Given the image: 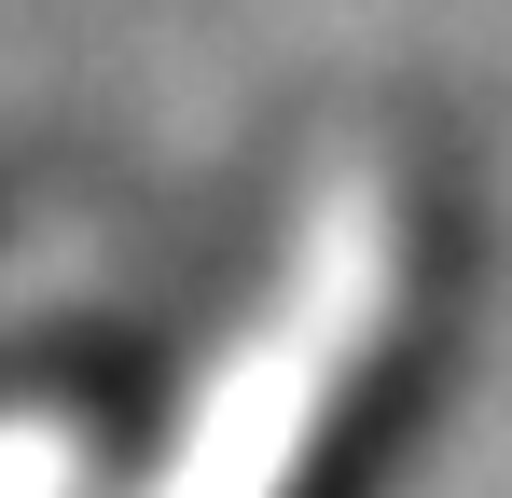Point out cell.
Wrapping results in <instances>:
<instances>
[{"instance_id":"6da1fadb","label":"cell","mask_w":512,"mask_h":498,"mask_svg":"<svg viewBox=\"0 0 512 498\" xmlns=\"http://www.w3.org/2000/svg\"><path fill=\"white\" fill-rule=\"evenodd\" d=\"M416 319H429L416 180L374 153L319 166L250 249L236 305L194 332L180 388L125 429L111 498H333L402 388Z\"/></svg>"},{"instance_id":"7a4b0ae2","label":"cell","mask_w":512,"mask_h":498,"mask_svg":"<svg viewBox=\"0 0 512 498\" xmlns=\"http://www.w3.org/2000/svg\"><path fill=\"white\" fill-rule=\"evenodd\" d=\"M125 429L70 388H0V498H111Z\"/></svg>"}]
</instances>
